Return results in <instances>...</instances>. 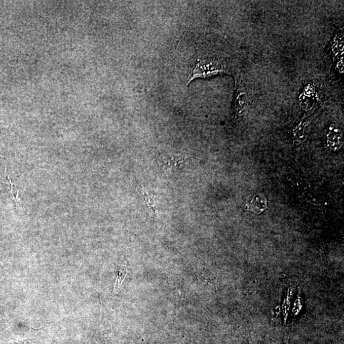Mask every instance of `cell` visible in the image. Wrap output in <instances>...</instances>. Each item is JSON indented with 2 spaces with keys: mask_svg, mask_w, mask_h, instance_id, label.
<instances>
[{
  "mask_svg": "<svg viewBox=\"0 0 344 344\" xmlns=\"http://www.w3.org/2000/svg\"><path fill=\"white\" fill-rule=\"evenodd\" d=\"M266 200L263 195L256 194L249 202L248 209L256 214H260L266 209Z\"/></svg>",
  "mask_w": 344,
  "mask_h": 344,
  "instance_id": "cell-3",
  "label": "cell"
},
{
  "mask_svg": "<svg viewBox=\"0 0 344 344\" xmlns=\"http://www.w3.org/2000/svg\"><path fill=\"white\" fill-rule=\"evenodd\" d=\"M330 49L334 56L339 59H343V33L342 31L338 32L331 42Z\"/></svg>",
  "mask_w": 344,
  "mask_h": 344,
  "instance_id": "cell-4",
  "label": "cell"
},
{
  "mask_svg": "<svg viewBox=\"0 0 344 344\" xmlns=\"http://www.w3.org/2000/svg\"><path fill=\"white\" fill-rule=\"evenodd\" d=\"M226 73H229L228 69L219 59L199 58L193 66L192 76L188 83L196 79H206Z\"/></svg>",
  "mask_w": 344,
  "mask_h": 344,
  "instance_id": "cell-1",
  "label": "cell"
},
{
  "mask_svg": "<svg viewBox=\"0 0 344 344\" xmlns=\"http://www.w3.org/2000/svg\"><path fill=\"white\" fill-rule=\"evenodd\" d=\"M143 196H144V199L145 200L146 204H147L148 208H150L153 210H154L155 213L157 214V207H155V202L154 199L151 196L146 192L145 190H143Z\"/></svg>",
  "mask_w": 344,
  "mask_h": 344,
  "instance_id": "cell-9",
  "label": "cell"
},
{
  "mask_svg": "<svg viewBox=\"0 0 344 344\" xmlns=\"http://www.w3.org/2000/svg\"><path fill=\"white\" fill-rule=\"evenodd\" d=\"M328 143L331 146H339L340 145L341 137V133L338 129L330 128V132L328 134Z\"/></svg>",
  "mask_w": 344,
  "mask_h": 344,
  "instance_id": "cell-6",
  "label": "cell"
},
{
  "mask_svg": "<svg viewBox=\"0 0 344 344\" xmlns=\"http://www.w3.org/2000/svg\"><path fill=\"white\" fill-rule=\"evenodd\" d=\"M237 91L235 96L234 112L235 117H240L244 113L249 102V96L246 88L242 84L241 79L237 82Z\"/></svg>",
  "mask_w": 344,
  "mask_h": 344,
  "instance_id": "cell-2",
  "label": "cell"
},
{
  "mask_svg": "<svg viewBox=\"0 0 344 344\" xmlns=\"http://www.w3.org/2000/svg\"><path fill=\"white\" fill-rule=\"evenodd\" d=\"M117 269L118 270V275L117 281H116L115 285L116 291L118 290L119 287H120L121 283H122V282L126 276V272H127V271H126V265L125 264L121 263L120 265L118 266Z\"/></svg>",
  "mask_w": 344,
  "mask_h": 344,
  "instance_id": "cell-8",
  "label": "cell"
},
{
  "mask_svg": "<svg viewBox=\"0 0 344 344\" xmlns=\"http://www.w3.org/2000/svg\"><path fill=\"white\" fill-rule=\"evenodd\" d=\"M7 179L9 180L10 185L8 188L9 194L11 195L12 200L16 203L17 207H21V201L19 197V188L15 186L11 179L9 177H7Z\"/></svg>",
  "mask_w": 344,
  "mask_h": 344,
  "instance_id": "cell-7",
  "label": "cell"
},
{
  "mask_svg": "<svg viewBox=\"0 0 344 344\" xmlns=\"http://www.w3.org/2000/svg\"><path fill=\"white\" fill-rule=\"evenodd\" d=\"M188 159L187 156H161L159 161L163 165H179Z\"/></svg>",
  "mask_w": 344,
  "mask_h": 344,
  "instance_id": "cell-5",
  "label": "cell"
}]
</instances>
